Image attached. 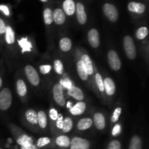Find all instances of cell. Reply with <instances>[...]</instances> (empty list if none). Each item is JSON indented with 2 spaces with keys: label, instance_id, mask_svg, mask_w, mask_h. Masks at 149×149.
Returning <instances> with one entry per match:
<instances>
[{
  "label": "cell",
  "instance_id": "cell-6",
  "mask_svg": "<svg viewBox=\"0 0 149 149\" xmlns=\"http://www.w3.org/2000/svg\"><path fill=\"white\" fill-rule=\"evenodd\" d=\"M15 87L17 97L23 103H27L29 99V86L21 70L16 71L15 77Z\"/></svg>",
  "mask_w": 149,
  "mask_h": 149
},
{
  "label": "cell",
  "instance_id": "cell-45",
  "mask_svg": "<svg viewBox=\"0 0 149 149\" xmlns=\"http://www.w3.org/2000/svg\"><path fill=\"white\" fill-rule=\"evenodd\" d=\"M3 87V76L2 73L0 71V90H1V88Z\"/></svg>",
  "mask_w": 149,
  "mask_h": 149
},
{
  "label": "cell",
  "instance_id": "cell-31",
  "mask_svg": "<svg viewBox=\"0 0 149 149\" xmlns=\"http://www.w3.org/2000/svg\"><path fill=\"white\" fill-rule=\"evenodd\" d=\"M65 96L71 97L76 101H83L85 100L84 93L79 87L76 84L68 90H65Z\"/></svg>",
  "mask_w": 149,
  "mask_h": 149
},
{
  "label": "cell",
  "instance_id": "cell-44",
  "mask_svg": "<svg viewBox=\"0 0 149 149\" xmlns=\"http://www.w3.org/2000/svg\"><path fill=\"white\" fill-rule=\"evenodd\" d=\"M39 1H40L42 3H43L44 5H45V4H48L53 2L54 0H39Z\"/></svg>",
  "mask_w": 149,
  "mask_h": 149
},
{
  "label": "cell",
  "instance_id": "cell-40",
  "mask_svg": "<svg viewBox=\"0 0 149 149\" xmlns=\"http://www.w3.org/2000/svg\"><path fill=\"white\" fill-rule=\"evenodd\" d=\"M0 15L3 16L4 18L9 20L13 15L11 6L9 4H0Z\"/></svg>",
  "mask_w": 149,
  "mask_h": 149
},
{
  "label": "cell",
  "instance_id": "cell-24",
  "mask_svg": "<svg viewBox=\"0 0 149 149\" xmlns=\"http://www.w3.org/2000/svg\"><path fill=\"white\" fill-rule=\"evenodd\" d=\"M63 11L65 13L68 21L75 20L76 0H58Z\"/></svg>",
  "mask_w": 149,
  "mask_h": 149
},
{
  "label": "cell",
  "instance_id": "cell-3",
  "mask_svg": "<svg viewBox=\"0 0 149 149\" xmlns=\"http://www.w3.org/2000/svg\"><path fill=\"white\" fill-rule=\"evenodd\" d=\"M53 2L44 5L43 11H42V17H43V22L45 25V32H46L47 41L48 52H49V51L51 52L53 49L54 44H55L54 38H55V33L56 32V29L53 23V18H52Z\"/></svg>",
  "mask_w": 149,
  "mask_h": 149
},
{
  "label": "cell",
  "instance_id": "cell-7",
  "mask_svg": "<svg viewBox=\"0 0 149 149\" xmlns=\"http://www.w3.org/2000/svg\"><path fill=\"white\" fill-rule=\"evenodd\" d=\"M21 123L26 128H27L30 132L33 133H39L38 127V116L37 111L34 109H26L22 113L20 117Z\"/></svg>",
  "mask_w": 149,
  "mask_h": 149
},
{
  "label": "cell",
  "instance_id": "cell-9",
  "mask_svg": "<svg viewBox=\"0 0 149 149\" xmlns=\"http://www.w3.org/2000/svg\"><path fill=\"white\" fill-rule=\"evenodd\" d=\"M78 50L80 60L82 62L83 65L84 67L86 72L90 78V82H91V90H93V93L96 95L95 89L94 86V63L95 62L93 61L90 55L87 52V50L82 47H77Z\"/></svg>",
  "mask_w": 149,
  "mask_h": 149
},
{
  "label": "cell",
  "instance_id": "cell-30",
  "mask_svg": "<svg viewBox=\"0 0 149 149\" xmlns=\"http://www.w3.org/2000/svg\"><path fill=\"white\" fill-rule=\"evenodd\" d=\"M87 111V103L84 100L77 101L68 109L69 114L72 116H81Z\"/></svg>",
  "mask_w": 149,
  "mask_h": 149
},
{
  "label": "cell",
  "instance_id": "cell-32",
  "mask_svg": "<svg viewBox=\"0 0 149 149\" xmlns=\"http://www.w3.org/2000/svg\"><path fill=\"white\" fill-rule=\"evenodd\" d=\"M35 145L37 149H55L52 136L39 137L35 140Z\"/></svg>",
  "mask_w": 149,
  "mask_h": 149
},
{
  "label": "cell",
  "instance_id": "cell-29",
  "mask_svg": "<svg viewBox=\"0 0 149 149\" xmlns=\"http://www.w3.org/2000/svg\"><path fill=\"white\" fill-rule=\"evenodd\" d=\"M93 127V122L92 116H84L77 120L75 128L77 132H84L92 129Z\"/></svg>",
  "mask_w": 149,
  "mask_h": 149
},
{
  "label": "cell",
  "instance_id": "cell-26",
  "mask_svg": "<svg viewBox=\"0 0 149 149\" xmlns=\"http://www.w3.org/2000/svg\"><path fill=\"white\" fill-rule=\"evenodd\" d=\"M38 127L39 134L49 133V122H48L47 113L43 109L37 111Z\"/></svg>",
  "mask_w": 149,
  "mask_h": 149
},
{
  "label": "cell",
  "instance_id": "cell-13",
  "mask_svg": "<svg viewBox=\"0 0 149 149\" xmlns=\"http://www.w3.org/2000/svg\"><path fill=\"white\" fill-rule=\"evenodd\" d=\"M101 8L103 15L108 21L115 23L119 20V10L114 3L110 1H106L102 4Z\"/></svg>",
  "mask_w": 149,
  "mask_h": 149
},
{
  "label": "cell",
  "instance_id": "cell-37",
  "mask_svg": "<svg viewBox=\"0 0 149 149\" xmlns=\"http://www.w3.org/2000/svg\"><path fill=\"white\" fill-rule=\"evenodd\" d=\"M135 39L138 42H143L146 39H148V29L146 26H139L138 29L135 30Z\"/></svg>",
  "mask_w": 149,
  "mask_h": 149
},
{
  "label": "cell",
  "instance_id": "cell-49",
  "mask_svg": "<svg viewBox=\"0 0 149 149\" xmlns=\"http://www.w3.org/2000/svg\"><path fill=\"white\" fill-rule=\"evenodd\" d=\"M0 53H1V47H0Z\"/></svg>",
  "mask_w": 149,
  "mask_h": 149
},
{
  "label": "cell",
  "instance_id": "cell-1",
  "mask_svg": "<svg viewBox=\"0 0 149 149\" xmlns=\"http://www.w3.org/2000/svg\"><path fill=\"white\" fill-rule=\"evenodd\" d=\"M16 36L17 34L15 31L14 26H13L11 22L8 20L6 28L5 35H4V44L1 49V54L4 57V61L9 70L10 71L16 69L20 63L18 55H17Z\"/></svg>",
  "mask_w": 149,
  "mask_h": 149
},
{
  "label": "cell",
  "instance_id": "cell-36",
  "mask_svg": "<svg viewBox=\"0 0 149 149\" xmlns=\"http://www.w3.org/2000/svg\"><path fill=\"white\" fill-rule=\"evenodd\" d=\"M122 111H123V108H122V105L118 104L116 105V107L114 108V109L113 110L111 115L110 117V125L111 127L113 126L116 123H117L118 122H119V119H120L121 116H122Z\"/></svg>",
  "mask_w": 149,
  "mask_h": 149
},
{
  "label": "cell",
  "instance_id": "cell-15",
  "mask_svg": "<svg viewBox=\"0 0 149 149\" xmlns=\"http://www.w3.org/2000/svg\"><path fill=\"white\" fill-rule=\"evenodd\" d=\"M94 86L95 89L96 95L103 103H107L105 95L104 84H103V78L101 73L99 71L97 65L94 63Z\"/></svg>",
  "mask_w": 149,
  "mask_h": 149
},
{
  "label": "cell",
  "instance_id": "cell-5",
  "mask_svg": "<svg viewBox=\"0 0 149 149\" xmlns=\"http://www.w3.org/2000/svg\"><path fill=\"white\" fill-rule=\"evenodd\" d=\"M21 71L31 88L38 91L44 87L39 72L33 64L24 63Z\"/></svg>",
  "mask_w": 149,
  "mask_h": 149
},
{
  "label": "cell",
  "instance_id": "cell-18",
  "mask_svg": "<svg viewBox=\"0 0 149 149\" xmlns=\"http://www.w3.org/2000/svg\"><path fill=\"white\" fill-rule=\"evenodd\" d=\"M58 52L62 57H67L73 52V42L71 38L65 34H61L58 39Z\"/></svg>",
  "mask_w": 149,
  "mask_h": 149
},
{
  "label": "cell",
  "instance_id": "cell-33",
  "mask_svg": "<svg viewBox=\"0 0 149 149\" xmlns=\"http://www.w3.org/2000/svg\"><path fill=\"white\" fill-rule=\"evenodd\" d=\"M47 113V117H48V122H49V134L52 132V129L54 127V125H55V122H56L57 119H58V116H59V111L57 109V108H55V106L54 105L51 104L49 106V109H48Z\"/></svg>",
  "mask_w": 149,
  "mask_h": 149
},
{
  "label": "cell",
  "instance_id": "cell-51",
  "mask_svg": "<svg viewBox=\"0 0 149 149\" xmlns=\"http://www.w3.org/2000/svg\"><path fill=\"white\" fill-rule=\"evenodd\" d=\"M18 1H20V0H18Z\"/></svg>",
  "mask_w": 149,
  "mask_h": 149
},
{
  "label": "cell",
  "instance_id": "cell-50",
  "mask_svg": "<svg viewBox=\"0 0 149 149\" xmlns=\"http://www.w3.org/2000/svg\"><path fill=\"white\" fill-rule=\"evenodd\" d=\"M146 1H148V0H146Z\"/></svg>",
  "mask_w": 149,
  "mask_h": 149
},
{
  "label": "cell",
  "instance_id": "cell-23",
  "mask_svg": "<svg viewBox=\"0 0 149 149\" xmlns=\"http://www.w3.org/2000/svg\"><path fill=\"white\" fill-rule=\"evenodd\" d=\"M107 61L109 67L112 71H119L122 68V61L116 49L111 48L108 50Z\"/></svg>",
  "mask_w": 149,
  "mask_h": 149
},
{
  "label": "cell",
  "instance_id": "cell-11",
  "mask_svg": "<svg viewBox=\"0 0 149 149\" xmlns=\"http://www.w3.org/2000/svg\"><path fill=\"white\" fill-rule=\"evenodd\" d=\"M52 18L55 25V29H58L60 31L66 27L68 23L67 17L63 11L58 0H55L52 6Z\"/></svg>",
  "mask_w": 149,
  "mask_h": 149
},
{
  "label": "cell",
  "instance_id": "cell-38",
  "mask_svg": "<svg viewBox=\"0 0 149 149\" xmlns=\"http://www.w3.org/2000/svg\"><path fill=\"white\" fill-rule=\"evenodd\" d=\"M58 81L62 85V87H63V89L65 90H68V89L72 87L74 85H75L71 77L67 73H65L61 78H60L58 79Z\"/></svg>",
  "mask_w": 149,
  "mask_h": 149
},
{
  "label": "cell",
  "instance_id": "cell-14",
  "mask_svg": "<svg viewBox=\"0 0 149 149\" xmlns=\"http://www.w3.org/2000/svg\"><path fill=\"white\" fill-rule=\"evenodd\" d=\"M85 0H76L75 20L80 26H84L88 21V13Z\"/></svg>",
  "mask_w": 149,
  "mask_h": 149
},
{
  "label": "cell",
  "instance_id": "cell-41",
  "mask_svg": "<svg viewBox=\"0 0 149 149\" xmlns=\"http://www.w3.org/2000/svg\"><path fill=\"white\" fill-rule=\"evenodd\" d=\"M106 149H122V141L116 138H113L107 143Z\"/></svg>",
  "mask_w": 149,
  "mask_h": 149
},
{
  "label": "cell",
  "instance_id": "cell-4",
  "mask_svg": "<svg viewBox=\"0 0 149 149\" xmlns=\"http://www.w3.org/2000/svg\"><path fill=\"white\" fill-rule=\"evenodd\" d=\"M36 68L40 76L43 86L45 84V86L47 87L48 85L53 83V80L55 78L52 68V57L49 52H47L39 60Z\"/></svg>",
  "mask_w": 149,
  "mask_h": 149
},
{
  "label": "cell",
  "instance_id": "cell-42",
  "mask_svg": "<svg viewBox=\"0 0 149 149\" xmlns=\"http://www.w3.org/2000/svg\"><path fill=\"white\" fill-rule=\"evenodd\" d=\"M122 131V125L120 122H118L111 127V136L116 138L121 135Z\"/></svg>",
  "mask_w": 149,
  "mask_h": 149
},
{
  "label": "cell",
  "instance_id": "cell-46",
  "mask_svg": "<svg viewBox=\"0 0 149 149\" xmlns=\"http://www.w3.org/2000/svg\"><path fill=\"white\" fill-rule=\"evenodd\" d=\"M138 1H146V2H148V1H147L146 0H138Z\"/></svg>",
  "mask_w": 149,
  "mask_h": 149
},
{
  "label": "cell",
  "instance_id": "cell-43",
  "mask_svg": "<svg viewBox=\"0 0 149 149\" xmlns=\"http://www.w3.org/2000/svg\"><path fill=\"white\" fill-rule=\"evenodd\" d=\"M19 149H37L36 145L34 143H31L26 144V145L22 146L19 147Z\"/></svg>",
  "mask_w": 149,
  "mask_h": 149
},
{
  "label": "cell",
  "instance_id": "cell-16",
  "mask_svg": "<svg viewBox=\"0 0 149 149\" xmlns=\"http://www.w3.org/2000/svg\"><path fill=\"white\" fill-rule=\"evenodd\" d=\"M124 52L127 58L130 61H134L137 58V47L133 37L129 34L124 36L122 40Z\"/></svg>",
  "mask_w": 149,
  "mask_h": 149
},
{
  "label": "cell",
  "instance_id": "cell-8",
  "mask_svg": "<svg viewBox=\"0 0 149 149\" xmlns=\"http://www.w3.org/2000/svg\"><path fill=\"white\" fill-rule=\"evenodd\" d=\"M8 127L11 132V135H13V139L15 141L16 143L19 146V147L35 142L36 139L34 138V137L29 135L26 131L19 127L17 125L13 123H10L8 125Z\"/></svg>",
  "mask_w": 149,
  "mask_h": 149
},
{
  "label": "cell",
  "instance_id": "cell-17",
  "mask_svg": "<svg viewBox=\"0 0 149 149\" xmlns=\"http://www.w3.org/2000/svg\"><path fill=\"white\" fill-rule=\"evenodd\" d=\"M52 68H53L54 76L55 79H58L63 77L65 74V67L63 57L58 52V51H54L52 54Z\"/></svg>",
  "mask_w": 149,
  "mask_h": 149
},
{
  "label": "cell",
  "instance_id": "cell-48",
  "mask_svg": "<svg viewBox=\"0 0 149 149\" xmlns=\"http://www.w3.org/2000/svg\"><path fill=\"white\" fill-rule=\"evenodd\" d=\"M85 1H91L92 0H85Z\"/></svg>",
  "mask_w": 149,
  "mask_h": 149
},
{
  "label": "cell",
  "instance_id": "cell-12",
  "mask_svg": "<svg viewBox=\"0 0 149 149\" xmlns=\"http://www.w3.org/2000/svg\"><path fill=\"white\" fill-rule=\"evenodd\" d=\"M51 95L54 103L57 106L65 109L66 98H65V90L62 87L59 81H53L51 86Z\"/></svg>",
  "mask_w": 149,
  "mask_h": 149
},
{
  "label": "cell",
  "instance_id": "cell-27",
  "mask_svg": "<svg viewBox=\"0 0 149 149\" xmlns=\"http://www.w3.org/2000/svg\"><path fill=\"white\" fill-rule=\"evenodd\" d=\"M87 39L89 45L93 49H97L100 46V33L96 28H90L87 33Z\"/></svg>",
  "mask_w": 149,
  "mask_h": 149
},
{
  "label": "cell",
  "instance_id": "cell-34",
  "mask_svg": "<svg viewBox=\"0 0 149 149\" xmlns=\"http://www.w3.org/2000/svg\"><path fill=\"white\" fill-rule=\"evenodd\" d=\"M74 127H75V122H74V118L71 116H69V115L64 116L63 125L61 134L68 135V134L71 133L73 132Z\"/></svg>",
  "mask_w": 149,
  "mask_h": 149
},
{
  "label": "cell",
  "instance_id": "cell-2",
  "mask_svg": "<svg viewBox=\"0 0 149 149\" xmlns=\"http://www.w3.org/2000/svg\"><path fill=\"white\" fill-rule=\"evenodd\" d=\"M17 55L21 63H30L39 55L34 39L31 35L16 36Z\"/></svg>",
  "mask_w": 149,
  "mask_h": 149
},
{
  "label": "cell",
  "instance_id": "cell-25",
  "mask_svg": "<svg viewBox=\"0 0 149 149\" xmlns=\"http://www.w3.org/2000/svg\"><path fill=\"white\" fill-rule=\"evenodd\" d=\"M92 142L87 138L79 135L71 137V143L68 149H91Z\"/></svg>",
  "mask_w": 149,
  "mask_h": 149
},
{
  "label": "cell",
  "instance_id": "cell-20",
  "mask_svg": "<svg viewBox=\"0 0 149 149\" xmlns=\"http://www.w3.org/2000/svg\"><path fill=\"white\" fill-rule=\"evenodd\" d=\"M103 84H104L105 95L107 103L110 104L112 103L114 96L116 95V87L115 81L111 77L108 76L107 74L103 75Z\"/></svg>",
  "mask_w": 149,
  "mask_h": 149
},
{
  "label": "cell",
  "instance_id": "cell-47",
  "mask_svg": "<svg viewBox=\"0 0 149 149\" xmlns=\"http://www.w3.org/2000/svg\"><path fill=\"white\" fill-rule=\"evenodd\" d=\"M0 149H5V148H2V147L0 146Z\"/></svg>",
  "mask_w": 149,
  "mask_h": 149
},
{
  "label": "cell",
  "instance_id": "cell-10",
  "mask_svg": "<svg viewBox=\"0 0 149 149\" xmlns=\"http://www.w3.org/2000/svg\"><path fill=\"white\" fill-rule=\"evenodd\" d=\"M127 10L133 19L138 20L143 18L148 13V2L145 1L130 0L127 4Z\"/></svg>",
  "mask_w": 149,
  "mask_h": 149
},
{
  "label": "cell",
  "instance_id": "cell-21",
  "mask_svg": "<svg viewBox=\"0 0 149 149\" xmlns=\"http://www.w3.org/2000/svg\"><path fill=\"white\" fill-rule=\"evenodd\" d=\"M74 61H75V66H76V71H77V74L78 75L79 78L81 79V81L83 83L88 86L90 89H91V82H90V78H89L88 75H87V72H86L84 67L83 65L82 62L80 60L78 50L77 48H76L75 50L74 51Z\"/></svg>",
  "mask_w": 149,
  "mask_h": 149
},
{
  "label": "cell",
  "instance_id": "cell-35",
  "mask_svg": "<svg viewBox=\"0 0 149 149\" xmlns=\"http://www.w3.org/2000/svg\"><path fill=\"white\" fill-rule=\"evenodd\" d=\"M127 149H143V140L139 134L135 133L131 136Z\"/></svg>",
  "mask_w": 149,
  "mask_h": 149
},
{
  "label": "cell",
  "instance_id": "cell-19",
  "mask_svg": "<svg viewBox=\"0 0 149 149\" xmlns=\"http://www.w3.org/2000/svg\"><path fill=\"white\" fill-rule=\"evenodd\" d=\"M93 126L98 132H103L107 129L108 117L106 113L100 110H96L93 112L92 116Z\"/></svg>",
  "mask_w": 149,
  "mask_h": 149
},
{
  "label": "cell",
  "instance_id": "cell-39",
  "mask_svg": "<svg viewBox=\"0 0 149 149\" xmlns=\"http://www.w3.org/2000/svg\"><path fill=\"white\" fill-rule=\"evenodd\" d=\"M9 20L4 18L3 16L0 15V47L1 51L2 49L3 44H4V35L6 32V28H7V23Z\"/></svg>",
  "mask_w": 149,
  "mask_h": 149
},
{
  "label": "cell",
  "instance_id": "cell-22",
  "mask_svg": "<svg viewBox=\"0 0 149 149\" xmlns=\"http://www.w3.org/2000/svg\"><path fill=\"white\" fill-rule=\"evenodd\" d=\"M13 103V93L7 87H4L0 90V111H7Z\"/></svg>",
  "mask_w": 149,
  "mask_h": 149
},
{
  "label": "cell",
  "instance_id": "cell-28",
  "mask_svg": "<svg viewBox=\"0 0 149 149\" xmlns=\"http://www.w3.org/2000/svg\"><path fill=\"white\" fill-rule=\"evenodd\" d=\"M53 142L55 149H68L71 143V136L64 134L54 135Z\"/></svg>",
  "mask_w": 149,
  "mask_h": 149
}]
</instances>
